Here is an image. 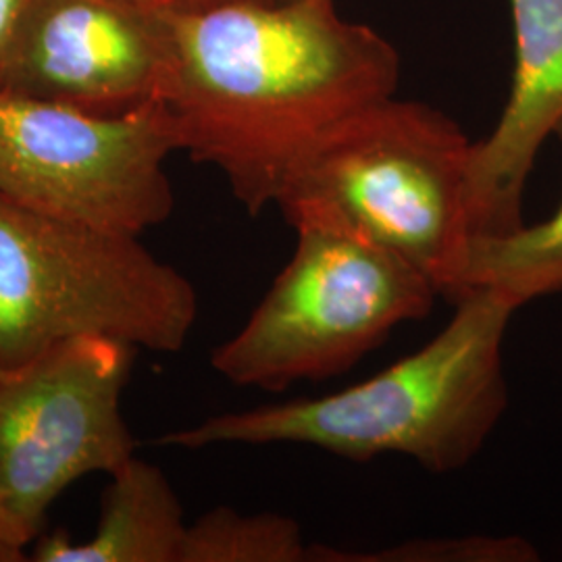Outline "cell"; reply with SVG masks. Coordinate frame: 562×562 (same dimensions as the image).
<instances>
[{"label":"cell","instance_id":"1","mask_svg":"<svg viewBox=\"0 0 562 562\" xmlns=\"http://www.w3.org/2000/svg\"><path fill=\"white\" fill-rule=\"evenodd\" d=\"M173 36L161 102L180 153L220 169L252 217L313 146L401 80L396 48L334 0L176 7Z\"/></svg>","mask_w":562,"mask_h":562},{"label":"cell","instance_id":"2","mask_svg":"<svg viewBox=\"0 0 562 562\" xmlns=\"http://www.w3.org/2000/svg\"><path fill=\"white\" fill-rule=\"evenodd\" d=\"M442 329L373 378L317 398L209 417L161 446L292 443L346 461L404 457L446 475L475 461L508 406L504 340L519 306L492 288L462 294Z\"/></svg>","mask_w":562,"mask_h":562},{"label":"cell","instance_id":"3","mask_svg":"<svg viewBox=\"0 0 562 562\" xmlns=\"http://www.w3.org/2000/svg\"><path fill=\"white\" fill-rule=\"evenodd\" d=\"M473 142L442 111L373 102L313 146L281 186L290 227L340 225L394 252L452 302L473 241Z\"/></svg>","mask_w":562,"mask_h":562},{"label":"cell","instance_id":"4","mask_svg":"<svg viewBox=\"0 0 562 562\" xmlns=\"http://www.w3.org/2000/svg\"><path fill=\"white\" fill-rule=\"evenodd\" d=\"M196 317L192 281L159 261L140 236L0 194V369L76 338L180 352Z\"/></svg>","mask_w":562,"mask_h":562},{"label":"cell","instance_id":"5","mask_svg":"<svg viewBox=\"0 0 562 562\" xmlns=\"http://www.w3.org/2000/svg\"><path fill=\"white\" fill-rule=\"evenodd\" d=\"M292 229L290 261L211 355L213 369L238 387L281 392L341 375L440 299L419 269L357 232L322 222Z\"/></svg>","mask_w":562,"mask_h":562},{"label":"cell","instance_id":"6","mask_svg":"<svg viewBox=\"0 0 562 562\" xmlns=\"http://www.w3.org/2000/svg\"><path fill=\"white\" fill-rule=\"evenodd\" d=\"M138 348L76 338L0 369V546L25 561L48 510L81 477L136 457L121 396Z\"/></svg>","mask_w":562,"mask_h":562},{"label":"cell","instance_id":"7","mask_svg":"<svg viewBox=\"0 0 562 562\" xmlns=\"http://www.w3.org/2000/svg\"><path fill=\"white\" fill-rule=\"evenodd\" d=\"M173 153L161 101L111 117L0 92V194L41 213L142 236L173 213Z\"/></svg>","mask_w":562,"mask_h":562},{"label":"cell","instance_id":"8","mask_svg":"<svg viewBox=\"0 0 562 562\" xmlns=\"http://www.w3.org/2000/svg\"><path fill=\"white\" fill-rule=\"evenodd\" d=\"M173 11L140 0H30L0 60V92L111 117L161 101Z\"/></svg>","mask_w":562,"mask_h":562},{"label":"cell","instance_id":"9","mask_svg":"<svg viewBox=\"0 0 562 562\" xmlns=\"http://www.w3.org/2000/svg\"><path fill=\"white\" fill-rule=\"evenodd\" d=\"M515 74L503 115L471 153L473 240L503 236L522 220L529 173L562 123V0H510Z\"/></svg>","mask_w":562,"mask_h":562},{"label":"cell","instance_id":"10","mask_svg":"<svg viewBox=\"0 0 562 562\" xmlns=\"http://www.w3.org/2000/svg\"><path fill=\"white\" fill-rule=\"evenodd\" d=\"M109 477L94 533L83 542L63 531L42 533L30 561L180 562L188 521L161 469L132 457Z\"/></svg>","mask_w":562,"mask_h":562},{"label":"cell","instance_id":"11","mask_svg":"<svg viewBox=\"0 0 562 562\" xmlns=\"http://www.w3.org/2000/svg\"><path fill=\"white\" fill-rule=\"evenodd\" d=\"M562 140V123L557 130ZM475 288L506 294L519 308L562 292V201L543 222L522 223L503 236L475 238L469 246L452 302Z\"/></svg>","mask_w":562,"mask_h":562},{"label":"cell","instance_id":"12","mask_svg":"<svg viewBox=\"0 0 562 562\" xmlns=\"http://www.w3.org/2000/svg\"><path fill=\"white\" fill-rule=\"evenodd\" d=\"M311 554L299 521L217 506L188 522L180 562H308Z\"/></svg>","mask_w":562,"mask_h":562},{"label":"cell","instance_id":"13","mask_svg":"<svg viewBox=\"0 0 562 562\" xmlns=\"http://www.w3.org/2000/svg\"><path fill=\"white\" fill-rule=\"evenodd\" d=\"M536 548L521 538L498 536H457V538H415L380 550H340L313 543L315 562H529Z\"/></svg>","mask_w":562,"mask_h":562},{"label":"cell","instance_id":"14","mask_svg":"<svg viewBox=\"0 0 562 562\" xmlns=\"http://www.w3.org/2000/svg\"><path fill=\"white\" fill-rule=\"evenodd\" d=\"M30 0H0V60Z\"/></svg>","mask_w":562,"mask_h":562},{"label":"cell","instance_id":"15","mask_svg":"<svg viewBox=\"0 0 562 562\" xmlns=\"http://www.w3.org/2000/svg\"><path fill=\"white\" fill-rule=\"evenodd\" d=\"M280 0H180L176 7L183 11H202L222 4H276Z\"/></svg>","mask_w":562,"mask_h":562},{"label":"cell","instance_id":"16","mask_svg":"<svg viewBox=\"0 0 562 562\" xmlns=\"http://www.w3.org/2000/svg\"><path fill=\"white\" fill-rule=\"evenodd\" d=\"M140 2H150V4H162V7H176L178 0H140Z\"/></svg>","mask_w":562,"mask_h":562},{"label":"cell","instance_id":"17","mask_svg":"<svg viewBox=\"0 0 562 562\" xmlns=\"http://www.w3.org/2000/svg\"><path fill=\"white\" fill-rule=\"evenodd\" d=\"M0 562H9V559H7V552L2 550V546H0Z\"/></svg>","mask_w":562,"mask_h":562},{"label":"cell","instance_id":"18","mask_svg":"<svg viewBox=\"0 0 562 562\" xmlns=\"http://www.w3.org/2000/svg\"><path fill=\"white\" fill-rule=\"evenodd\" d=\"M178 2H180V0H178Z\"/></svg>","mask_w":562,"mask_h":562}]
</instances>
